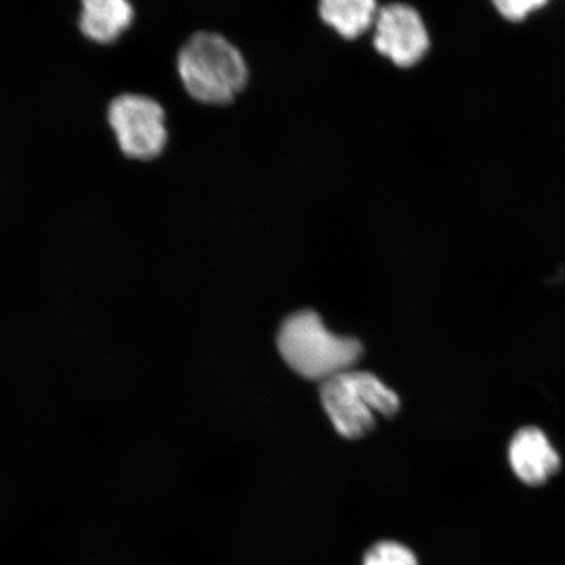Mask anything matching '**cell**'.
I'll return each instance as SVG.
<instances>
[{
    "instance_id": "cell-2",
    "label": "cell",
    "mask_w": 565,
    "mask_h": 565,
    "mask_svg": "<svg viewBox=\"0 0 565 565\" xmlns=\"http://www.w3.org/2000/svg\"><path fill=\"white\" fill-rule=\"evenodd\" d=\"M278 349L296 373L322 383L350 371L363 353L358 339L331 333L313 310H301L282 322Z\"/></svg>"
},
{
    "instance_id": "cell-5",
    "label": "cell",
    "mask_w": 565,
    "mask_h": 565,
    "mask_svg": "<svg viewBox=\"0 0 565 565\" xmlns=\"http://www.w3.org/2000/svg\"><path fill=\"white\" fill-rule=\"evenodd\" d=\"M373 45L399 67H412L429 51L430 40L420 13L405 3L386 4L377 12Z\"/></svg>"
},
{
    "instance_id": "cell-9",
    "label": "cell",
    "mask_w": 565,
    "mask_h": 565,
    "mask_svg": "<svg viewBox=\"0 0 565 565\" xmlns=\"http://www.w3.org/2000/svg\"><path fill=\"white\" fill-rule=\"evenodd\" d=\"M363 565H419L413 551L397 542H381L364 557Z\"/></svg>"
},
{
    "instance_id": "cell-4",
    "label": "cell",
    "mask_w": 565,
    "mask_h": 565,
    "mask_svg": "<svg viewBox=\"0 0 565 565\" xmlns=\"http://www.w3.org/2000/svg\"><path fill=\"white\" fill-rule=\"evenodd\" d=\"M108 122L126 158L148 161L160 157L168 145L167 117L153 98L119 95L109 104Z\"/></svg>"
},
{
    "instance_id": "cell-3",
    "label": "cell",
    "mask_w": 565,
    "mask_h": 565,
    "mask_svg": "<svg viewBox=\"0 0 565 565\" xmlns=\"http://www.w3.org/2000/svg\"><path fill=\"white\" fill-rule=\"evenodd\" d=\"M321 401L335 429L345 439H359L376 427V414L393 416L397 393L369 372L345 371L323 381Z\"/></svg>"
},
{
    "instance_id": "cell-6",
    "label": "cell",
    "mask_w": 565,
    "mask_h": 565,
    "mask_svg": "<svg viewBox=\"0 0 565 565\" xmlns=\"http://www.w3.org/2000/svg\"><path fill=\"white\" fill-rule=\"evenodd\" d=\"M510 462L522 482L539 486L547 482L561 469V457L540 428L526 427L514 435Z\"/></svg>"
},
{
    "instance_id": "cell-10",
    "label": "cell",
    "mask_w": 565,
    "mask_h": 565,
    "mask_svg": "<svg viewBox=\"0 0 565 565\" xmlns=\"http://www.w3.org/2000/svg\"><path fill=\"white\" fill-rule=\"evenodd\" d=\"M546 4L542 0H499V2H494L500 15L513 21V23L525 20L530 13L542 9Z\"/></svg>"
},
{
    "instance_id": "cell-8",
    "label": "cell",
    "mask_w": 565,
    "mask_h": 565,
    "mask_svg": "<svg viewBox=\"0 0 565 565\" xmlns=\"http://www.w3.org/2000/svg\"><path fill=\"white\" fill-rule=\"evenodd\" d=\"M377 12V3L373 0H323L320 4L323 23L348 40L369 31Z\"/></svg>"
},
{
    "instance_id": "cell-7",
    "label": "cell",
    "mask_w": 565,
    "mask_h": 565,
    "mask_svg": "<svg viewBox=\"0 0 565 565\" xmlns=\"http://www.w3.org/2000/svg\"><path fill=\"white\" fill-rule=\"evenodd\" d=\"M136 19V10L125 0H87L82 3L79 30L96 44L108 45L121 39Z\"/></svg>"
},
{
    "instance_id": "cell-1",
    "label": "cell",
    "mask_w": 565,
    "mask_h": 565,
    "mask_svg": "<svg viewBox=\"0 0 565 565\" xmlns=\"http://www.w3.org/2000/svg\"><path fill=\"white\" fill-rule=\"evenodd\" d=\"M177 70L188 94L207 105L231 103L249 77L242 52L214 32L193 34L181 47Z\"/></svg>"
}]
</instances>
